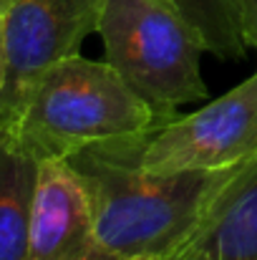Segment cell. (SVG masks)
I'll list each match as a JSON object with an SVG mask.
<instances>
[{
	"mask_svg": "<svg viewBox=\"0 0 257 260\" xmlns=\"http://www.w3.org/2000/svg\"><path fill=\"white\" fill-rule=\"evenodd\" d=\"M194 30L207 53L222 61H242L247 41L242 36L235 0H162Z\"/></svg>",
	"mask_w": 257,
	"mask_h": 260,
	"instance_id": "cell-9",
	"label": "cell"
},
{
	"mask_svg": "<svg viewBox=\"0 0 257 260\" xmlns=\"http://www.w3.org/2000/svg\"><path fill=\"white\" fill-rule=\"evenodd\" d=\"M106 0H0V129L10 132L33 84L58 61L81 53L98 33Z\"/></svg>",
	"mask_w": 257,
	"mask_h": 260,
	"instance_id": "cell-4",
	"label": "cell"
},
{
	"mask_svg": "<svg viewBox=\"0 0 257 260\" xmlns=\"http://www.w3.org/2000/svg\"><path fill=\"white\" fill-rule=\"evenodd\" d=\"M157 124L162 119L154 109L108 61L76 53L33 84L10 134L41 162L66 159L88 144L141 134Z\"/></svg>",
	"mask_w": 257,
	"mask_h": 260,
	"instance_id": "cell-2",
	"label": "cell"
},
{
	"mask_svg": "<svg viewBox=\"0 0 257 260\" xmlns=\"http://www.w3.org/2000/svg\"><path fill=\"white\" fill-rule=\"evenodd\" d=\"M0 88H3V30H0Z\"/></svg>",
	"mask_w": 257,
	"mask_h": 260,
	"instance_id": "cell-12",
	"label": "cell"
},
{
	"mask_svg": "<svg viewBox=\"0 0 257 260\" xmlns=\"http://www.w3.org/2000/svg\"><path fill=\"white\" fill-rule=\"evenodd\" d=\"M98 33L106 61L162 121L207 96L194 30L162 0H106Z\"/></svg>",
	"mask_w": 257,
	"mask_h": 260,
	"instance_id": "cell-3",
	"label": "cell"
},
{
	"mask_svg": "<svg viewBox=\"0 0 257 260\" xmlns=\"http://www.w3.org/2000/svg\"><path fill=\"white\" fill-rule=\"evenodd\" d=\"M167 260H209V258H207V253H202L197 245L189 243L184 250H179L176 255H171V258H167Z\"/></svg>",
	"mask_w": 257,
	"mask_h": 260,
	"instance_id": "cell-11",
	"label": "cell"
},
{
	"mask_svg": "<svg viewBox=\"0 0 257 260\" xmlns=\"http://www.w3.org/2000/svg\"><path fill=\"white\" fill-rule=\"evenodd\" d=\"M149 132L88 144L66 157L91 207L98 260H167L184 250L225 182V172L152 174Z\"/></svg>",
	"mask_w": 257,
	"mask_h": 260,
	"instance_id": "cell-1",
	"label": "cell"
},
{
	"mask_svg": "<svg viewBox=\"0 0 257 260\" xmlns=\"http://www.w3.org/2000/svg\"><path fill=\"white\" fill-rule=\"evenodd\" d=\"M192 245L209 260H257V157L230 170Z\"/></svg>",
	"mask_w": 257,
	"mask_h": 260,
	"instance_id": "cell-7",
	"label": "cell"
},
{
	"mask_svg": "<svg viewBox=\"0 0 257 260\" xmlns=\"http://www.w3.org/2000/svg\"><path fill=\"white\" fill-rule=\"evenodd\" d=\"M30 260H98L88 197L66 159H41L30 220Z\"/></svg>",
	"mask_w": 257,
	"mask_h": 260,
	"instance_id": "cell-6",
	"label": "cell"
},
{
	"mask_svg": "<svg viewBox=\"0 0 257 260\" xmlns=\"http://www.w3.org/2000/svg\"><path fill=\"white\" fill-rule=\"evenodd\" d=\"M38 159L0 129V260H30V220Z\"/></svg>",
	"mask_w": 257,
	"mask_h": 260,
	"instance_id": "cell-8",
	"label": "cell"
},
{
	"mask_svg": "<svg viewBox=\"0 0 257 260\" xmlns=\"http://www.w3.org/2000/svg\"><path fill=\"white\" fill-rule=\"evenodd\" d=\"M257 157V71L194 114L152 129L144 170L152 174L225 172Z\"/></svg>",
	"mask_w": 257,
	"mask_h": 260,
	"instance_id": "cell-5",
	"label": "cell"
},
{
	"mask_svg": "<svg viewBox=\"0 0 257 260\" xmlns=\"http://www.w3.org/2000/svg\"><path fill=\"white\" fill-rule=\"evenodd\" d=\"M242 36L250 48H257V0H235Z\"/></svg>",
	"mask_w": 257,
	"mask_h": 260,
	"instance_id": "cell-10",
	"label": "cell"
}]
</instances>
